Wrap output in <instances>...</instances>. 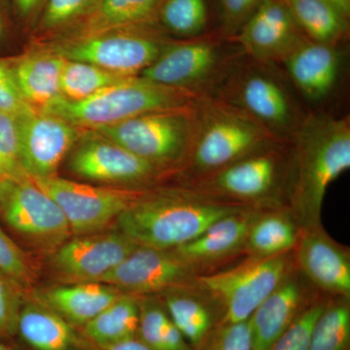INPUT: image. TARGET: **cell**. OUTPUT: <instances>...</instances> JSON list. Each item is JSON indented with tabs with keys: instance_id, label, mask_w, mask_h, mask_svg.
<instances>
[{
	"instance_id": "6da1fadb",
	"label": "cell",
	"mask_w": 350,
	"mask_h": 350,
	"mask_svg": "<svg viewBox=\"0 0 350 350\" xmlns=\"http://www.w3.org/2000/svg\"><path fill=\"white\" fill-rule=\"evenodd\" d=\"M290 142V204L305 229L321 228L327 190L350 169L349 117L306 115Z\"/></svg>"
},
{
	"instance_id": "7a4b0ae2",
	"label": "cell",
	"mask_w": 350,
	"mask_h": 350,
	"mask_svg": "<svg viewBox=\"0 0 350 350\" xmlns=\"http://www.w3.org/2000/svg\"><path fill=\"white\" fill-rule=\"evenodd\" d=\"M243 206L199 191H149L116 219L117 230L145 247L170 250L193 241Z\"/></svg>"
},
{
	"instance_id": "3957f363",
	"label": "cell",
	"mask_w": 350,
	"mask_h": 350,
	"mask_svg": "<svg viewBox=\"0 0 350 350\" xmlns=\"http://www.w3.org/2000/svg\"><path fill=\"white\" fill-rule=\"evenodd\" d=\"M202 96L133 76L77 103L59 96L42 111L66 120L80 130L94 131L144 113L195 105Z\"/></svg>"
},
{
	"instance_id": "277c9868",
	"label": "cell",
	"mask_w": 350,
	"mask_h": 350,
	"mask_svg": "<svg viewBox=\"0 0 350 350\" xmlns=\"http://www.w3.org/2000/svg\"><path fill=\"white\" fill-rule=\"evenodd\" d=\"M196 107L199 126L187 165L200 178L269 144L283 142L247 113L217 96H202Z\"/></svg>"
},
{
	"instance_id": "5b68a950",
	"label": "cell",
	"mask_w": 350,
	"mask_h": 350,
	"mask_svg": "<svg viewBox=\"0 0 350 350\" xmlns=\"http://www.w3.org/2000/svg\"><path fill=\"white\" fill-rule=\"evenodd\" d=\"M197 103L144 113L94 131L163 172L187 165L199 126Z\"/></svg>"
},
{
	"instance_id": "8992f818",
	"label": "cell",
	"mask_w": 350,
	"mask_h": 350,
	"mask_svg": "<svg viewBox=\"0 0 350 350\" xmlns=\"http://www.w3.org/2000/svg\"><path fill=\"white\" fill-rule=\"evenodd\" d=\"M172 39L160 25L126 27L38 44L68 61L84 62L115 75L133 77L153 64Z\"/></svg>"
},
{
	"instance_id": "52a82bcc",
	"label": "cell",
	"mask_w": 350,
	"mask_h": 350,
	"mask_svg": "<svg viewBox=\"0 0 350 350\" xmlns=\"http://www.w3.org/2000/svg\"><path fill=\"white\" fill-rule=\"evenodd\" d=\"M252 62L234 64L213 96L247 113L278 139L290 142L305 116L282 80L269 72V64Z\"/></svg>"
},
{
	"instance_id": "ba28073f",
	"label": "cell",
	"mask_w": 350,
	"mask_h": 350,
	"mask_svg": "<svg viewBox=\"0 0 350 350\" xmlns=\"http://www.w3.org/2000/svg\"><path fill=\"white\" fill-rule=\"evenodd\" d=\"M223 40L221 33L172 39L139 76L162 86L213 96L237 64V55L226 52Z\"/></svg>"
},
{
	"instance_id": "9c48e42d",
	"label": "cell",
	"mask_w": 350,
	"mask_h": 350,
	"mask_svg": "<svg viewBox=\"0 0 350 350\" xmlns=\"http://www.w3.org/2000/svg\"><path fill=\"white\" fill-rule=\"evenodd\" d=\"M0 216L11 231L46 254L72 234L59 204L25 172L0 182Z\"/></svg>"
},
{
	"instance_id": "30bf717a",
	"label": "cell",
	"mask_w": 350,
	"mask_h": 350,
	"mask_svg": "<svg viewBox=\"0 0 350 350\" xmlns=\"http://www.w3.org/2000/svg\"><path fill=\"white\" fill-rule=\"evenodd\" d=\"M31 178L59 204L75 236L103 231L150 191L145 188L90 185L57 174Z\"/></svg>"
},
{
	"instance_id": "8fae6325",
	"label": "cell",
	"mask_w": 350,
	"mask_h": 350,
	"mask_svg": "<svg viewBox=\"0 0 350 350\" xmlns=\"http://www.w3.org/2000/svg\"><path fill=\"white\" fill-rule=\"evenodd\" d=\"M288 268L284 255L256 257L243 265L200 276L198 282L224 306L221 324L250 319L267 297L285 280Z\"/></svg>"
},
{
	"instance_id": "7c38bea8",
	"label": "cell",
	"mask_w": 350,
	"mask_h": 350,
	"mask_svg": "<svg viewBox=\"0 0 350 350\" xmlns=\"http://www.w3.org/2000/svg\"><path fill=\"white\" fill-rule=\"evenodd\" d=\"M70 153L69 170L89 181L142 188L163 172L94 131H85Z\"/></svg>"
},
{
	"instance_id": "4fadbf2b",
	"label": "cell",
	"mask_w": 350,
	"mask_h": 350,
	"mask_svg": "<svg viewBox=\"0 0 350 350\" xmlns=\"http://www.w3.org/2000/svg\"><path fill=\"white\" fill-rule=\"evenodd\" d=\"M138 246L118 230L80 234L49 255L50 268L64 284L100 282Z\"/></svg>"
},
{
	"instance_id": "5bb4252c",
	"label": "cell",
	"mask_w": 350,
	"mask_h": 350,
	"mask_svg": "<svg viewBox=\"0 0 350 350\" xmlns=\"http://www.w3.org/2000/svg\"><path fill=\"white\" fill-rule=\"evenodd\" d=\"M15 120L21 167L32 178L56 175L64 157L85 131L59 117L32 108Z\"/></svg>"
},
{
	"instance_id": "9a60e30c",
	"label": "cell",
	"mask_w": 350,
	"mask_h": 350,
	"mask_svg": "<svg viewBox=\"0 0 350 350\" xmlns=\"http://www.w3.org/2000/svg\"><path fill=\"white\" fill-rule=\"evenodd\" d=\"M304 39L284 0H262L229 41L252 61L269 64L282 63Z\"/></svg>"
},
{
	"instance_id": "2e32d148",
	"label": "cell",
	"mask_w": 350,
	"mask_h": 350,
	"mask_svg": "<svg viewBox=\"0 0 350 350\" xmlns=\"http://www.w3.org/2000/svg\"><path fill=\"white\" fill-rule=\"evenodd\" d=\"M275 142L202 177L199 192L237 200H256L271 194L282 174V149Z\"/></svg>"
},
{
	"instance_id": "e0dca14e",
	"label": "cell",
	"mask_w": 350,
	"mask_h": 350,
	"mask_svg": "<svg viewBox=\"0 0 350 350\" xmlns=\"http://www.w3.org/2000/svg\"><path fill=\"white\" fill-rule=\"evenodd\" d=\"M190 273V262L176 251L138 246L100 282L135 296L177 286L188 280Z\"/></svg>"
},
{
	"instance_id": "ac0fdd59",
	"label": "cell",
	"mask_w": 350,
	"mask_h": 350,
	"mask_svg": "<svg viewBox=\"0 0 350 350\" xmlns=\"http://www.w3.org/2000/svg\"><path fill=\"white\" fill-rule=\"evenodd\" d=\"M282 64L301 96L315 103L325 100L336 89L342 62L338 46L306 38Z\"/></svg>"
},
{
	"instance_id": "d6986e66",
	"label": "cell",
	"mask_w": 350,
	"mask_h": 350,
	"mask_svg": "<svg viewBox=\"0 0 350 350\" xmlns=\"http://www.w3.org/2000/svg\"><path fill=\"white\" fill-rule=\"evenodd\" d=\"M299 264L306 276L329 293L350 296V262L345 250L322 231L306 229L298 241Z\"/></svg>"
},
{
	"instance_id": "ffe728a7",
	"label": "cell",
	"mask_w": 350,
	"mask_h": 350,
	"mask_svg": "<svg viewBox=\"0 0 350 350\" xmlns=\"http://www.w3.org/2000/svg\"><path fill=\"white\" fill-rule=\"evenodd\" d=\"M27 350H90L77 328L40 301H24L16 338Z\"/></svg>"
},
{
	"instance_id": "44dd1931",
	"label": "cell",
	"mask_w": 350,
	"mask_h": 350,
	"mask_svg": "<svg viewBox=\"0 0 350 350\" xmlns=\"http://www.w3.org/2000/svg\"><path fill=\"white\" fill-rule=\"evenodd\" d=\"M123 294L107 283H68L44 290L36 300L79 329Z\"/></svg>"
},
{
	"instance_id": "7402d4cb",
	"label": "cell",
	"mask_w": 350,
	"mask_h": 350,
	"mask_svg": "<svg viewBox=\"0 0 350 350\" xmlns=\"http://www.w3.org/2000/svg\"><path fill=\"white\" fill-rule=\"evenodd\" d=\"M163 1L165 0H96L91 10L80 22L51 38H78L111 29L160 25L159 13Z\"/></svg>"
},
{
	"instance_id": "603a6c76",
	"label": "cell",
	"mask_w": 350,
	"mask_h": 350,
	"mask_svg": "<svg viewBox=\"0 0 350 350\" xmlns=\"http://www.w3.org/2000/svg\"><path fill=\"white\" fill-rule=\"evenodd\" d=\"M31 54L12 62L14 76L23 100L42 111L61 96V77L66 59L36 46Z\"/></svg>"
},
{
	"instance_id": "cb8c5ba5",
	"label": "cell",
	"mask_w": 350,
	"mask_h": 350,
	"mask_svg": "<svg viewBox=\"0 0 350 350\" xmlns=\"http://www.w3.org/2000/svg\"><path fill=\"white\" fill-rule=\"evenodd\" d=\"M303 293L299 283L284 280L260 304L250 321L254 350H269L293 323L301 310Z\"/></svg>"
},
{
	"instance_id": "d4e9b609",
	"label": "cell",
	"mask_w": 350,
	"mask_h": 350,
	"mask_svg": "<svg viewBox=\"0 0 350 350\" xmlns=\"http://www.w3.org/2000/svg\"><path fill=\"white\" fill-rule=\"evenodd\" d=\"M243 211L216 221L199 237L175 251L190 264L213 261L231 254L245 243L252 223Z\"/></svg>"
},
{
	"instance_id": "484cf974",
	"label": "cell",
	"mask_w": 350,
	"mask_h": 350,
	"mask_svg": "<svg viewBox=\"0 0 350 350\" xmlns=\"http://www.w3.org/2000/svg\"><path fill=\"white\" fill-rule=\"evenodd\" d=\"M299 29L312 42L338 46L349 38V17L325 0H284Z\"/></svg>"
},
{
	"instance_id": "4316f807",
	"label": "cell",
	"mask_w": 350,
	"mask_h": 350,
	"mask_svg": "<svg viewBox=\"0 0 350 350\" xmlns=\"http://www.w3.org/2000/svg\"><path fill=\"white\" fill-rule=\"evenodd\" d=\"M139 317L140 301L123 294L78 331L91 344L114 345L137 338Z\"/></svg>"
},
{
	"instance_id": "83f0119b",
	"label": "cell",
	"mask_w": 350,
	"mask_h": 350,
	"mask_svg": "<svg viewBox=\"0 0 350 350\" xmlns=\"http://www.w3.org/2000/svg\"><path fill=\"white\" fill-rule=\"evenodd\" d=\"M245 243L257 257L275 256L294 247L298 234L293 223L284 215L268 214L251 223Z\"/></svg>"
},
{
	"instance_id": "f1b7e54d",
	"label": "cell",
	"mask_w": 350,
	"mask_h": 350,
	"mask_svg": "<svg viewBox=\"0 0 350 350\" xmlns=\"http://www.w3.org/2000/svg\"><path fill=\"white\" fill-rule=\"evenodd\" d=\"M137 338L152 350H195L174 325L167 310L152 301H140Z\"/></svg>"
},
{
	"instance_id": "f546056e",
	"label": "cell",
	"mask_w": 350,
	"mask_h": 350,
	"mask_svg": "<svg viewBox=\"0 0 350 350\" xmlns=\"http://www.w3.org/2000/svg\"><path fill=\"white\" fill-rule=\"evenodd\" d=\"M105 69L84 62L66 59L61 77V96L64 100L77 103L126 79Z\"/></svg>"
},
{
	"instance_id": "4dcf8cb0",
	"label": "cell",
	"mask_w": 350,
	"mask_h": 350,
	"mask_svg": "<svg viewBox=\"0 0 350 350\" xmlns=\"http://www.w3.org/2000/svg\"><path fill=\"white\" fill-rule=\"evenodd\" d=\"M167 314L185 340L200 350L213 333V319L206 306L185 296H170L165 301Z\"/></svg>"
},
{
	"instance_id": "1f68e13d",
	"label": "cell",
	"mask_w": 350,
	"mask_h": 350,
	"mask_svg": "<svg viewBox=\"0 0 350 350\" xmlns=\"http://www.w3.org/2000/svg\"><path fill=\"white\" fill-rule=\"evenodd\" d=\"M207 22L206 0H165L159 13L163 31L185 39L204 34Z\"/></svg>"
},
{
	"instance_id": "d6a6232c",
	"label": "cell",
	"mask_w": 350,
	"mask_h": 350,
	"mask_svg": "<svg viewBox=\"0 0 350 350\" xmlns=\"http://www.w3.org/2000/svg\"><path fill=\"white\" fill-rule=\"evenodd\" d=\"M308 350H350V308L347 299L325 306L313 326Z\"/></svg>"
},
{
	"instance_id": "836d02e7",
	"label": "cell",
	"mask_w": 350,
	"mask_h": 350,
	"mask_svg": "<svg viewBox=\"0 0 350 350\" xmlns=\"http://www.w3.org/2000/svg\"><path fill=\"white\" fill-rule=\"evenodd\" d=\"M96 0H46L36 21V31L54 38L80 22Z\"/></svg>"
},
{
	"instance_id": "e575fe53",
	"label": "cell",
	"mask_w": 350,
	"mask_h": 350,
	"mask_svg": "<svg viewBox=\"0 0 350 350\" xmlns=\"http://www.w3.org/2000/svg\"><path fill=\"white\" fill-rule=\"evenodd\" d=\"M25 288L0 271V340L10 342L16 338L18 319L24 304Z\"/></svg>"
},
{
	"instance_id": "d590c367",
	"label": "cell",
	"mask_w": 350,
	"mask_h": 350,
	"mask_svg": "<svg viewBox=\"0 0 350 350\" xmlns=\"http://www.w3.org/2000/svg\"><path fill=\"white\" fill-rule=\"evenodd\" d=\"M0 271L23 287L31 286L36 280L32 262L27 253L0 228Z\"/></svg>"
},
{
	"instance_id": "8d00e7d4",
	"label": "cell",
	"mask_w": 350,
	"mask_h": 350,
	"mask_svg": "<svg viewBox=\"0 0 350 350\" xmlns=\"http://www.w3.org/2000/svg\"><path fill=\"white\" fill-rule=\"evenodd\" d=\"M325 306L314 304L303 310L269 350H308L313 326Z\"/></svg>"
},
{
	"instance_id": "74e56055",
	"label": "cell",
	"mask_w": 350,
	"mask_h": 350,
	"mask_svg": "<svg viewBox=\"0 0 350 350\" xmlns=\"http://www.w3.org/2000/svg\"><path fill=\"white\" fill-rule=\"evenodd\" d=\"M21 172L19 137L15 117L0 112V182Z\"/></svg>"
},
{
	"instance_id": "f35d334b",
	"label": "cell",
	"mask_w": 350,
	"mask_h": 350,
	"mask_svg": "<svg viewBox=\"0 0 350 350\" xmlns=\"http://www.w3.org/2000/svg\"><path fill=\"white\" fill-rule=\"evenodd\" d=\"M200 350H254L250 319L220 324Z\"/></svg>"
},
{
	"instance_id": "ab89813d",
	"label": "cell",
	"mask_w": 350,
	"mask_h": 350,
	"mask_svg": "<svg viewBox=\"0 0 350 350\" xmlns=\"http://www.w3.org/2000/svg\"><path fill=\"white\" fill-rule=\"evenodd\" d=\"M262 0H220V33L227 40L234 38Z\"/></svg>"
},
{
	"instance_id": "60d3db41",
	"label": "cell",
	"mask_w": 350,
	"mask_h": 350,
	"mask_svg": "<svg viewBox=\"0 0 350 350\" xmlns=\"http://www.w3.org/2000/svg\"><path fill=\"white\" fill-rule=\"evenodd\" d=\"M29 109L31 107L23 100L18 89L12 62L0 59V112L17 117Z\"/></svg>"
},
{
	"instance_id": "b9f144b4",
	"label": "cell",
	"mask_w": 350,
	"mask_h": 350,
	"mask_svg": "<svg viewBox=\"0 0 350 350\" xmlns=\"http://www.w3.org/2000/svg\"><path fill=\"white\" fill-rule=\"evenodd\" d=\"M46 0H11L16 12L25 22L36 23Z\"/></svg>"
},
{
	"instance_id": "7bdbcfd3",
	"label": "cell",
	"mask_w": 350,
	"mask_h": 350,
	"mask_svg": "<svg viewBox=\"0 0 350 350\" xmlns=\"http://www.w3.org/2000/svg\"><path fill=\"white\" fill-rule=\"evenodd\" d=\"M88 344H89L90 350H152L137 338H130V340L109 345H96L89 342Z\"/></svg>"
},
{
	"instance_id": "ee69618b",
	"label": "cell",
	"mask_w": 350,
	"mask_h": 350,
	"mask_svg": "<svg viewBox=\"0 0 350 350\" xmlns=\"http://www.w3.org/2000/svg\"><path fill=\"white\" fill-rule=\"evenodd\" d=\"M340 9L347 17L350 16V0H325Z\"/></svg>"
},
{
	"instance_id": "f6af8a7d",
	"label": "cell",
	"mask_w": 350,
	"mask_h": 350,
	"mask_svg": "<svg viewBox=\"0 0 350 350\" xmlns=\"http://www.w3.org/2000/svg\"><path fill=\"white\" fill-rule=\"evenodd\" d=\"M5 21H4L3 15H2L1 10H0V42H1L4 36H5Z\"/></svg>"
},
{
	"instance_id": "bcb514c9",
	"label": "cell",
	"mask_w": 350,
	"mask_h": 350,
	"mask_svg": "<svg viewBox=\"0 0 350 350\" xmlns=\"http://www.w3.org/2000/svg\"><path fill=\"white\" fill-rule=\"evenodd\" d=\"M0 350H18L10 342H5V340H0Z\"/></svg>"
}]
</instances>
